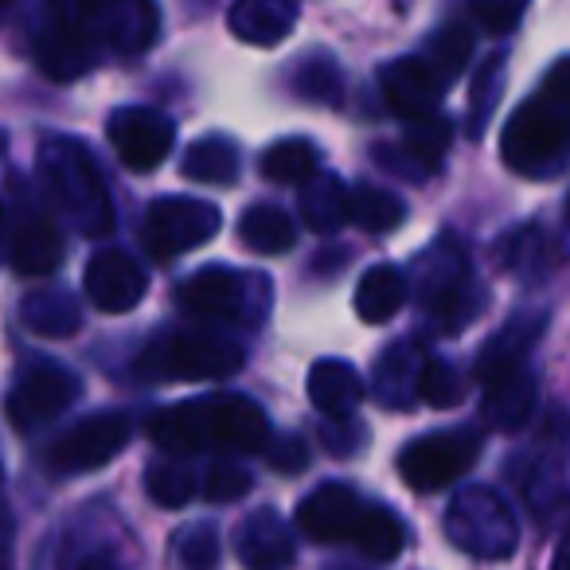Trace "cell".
Wrapping results in <instances>:
<instances>
[{
    "mask_svg": "<svg viewBox=\"0 0 570 570\" xmlns=\"http://www.w3.org/2000/svg\"><path fill=\"white\" fill-rule=\"evenodd\" d=\"M403 297H406V285H403V274L395 266H375L364 274L356 289V309L367 325H380V321L395 317L403 309Z\"/></svg>",
    "mask_w": 570,
    "mask_h": 570,
    "instance_id": "e0dca14e",
    "label": "cell"
},
{
    "mask_svg": "<svg viewBox=\"0 0 570 570\" xmlns=\"http://www.w3.org/2000/svg\"><path fill=\"white\" fill-rule=\"evenodd\" d=\"M36 59H40L43 75L67 82L79 79L90 63V48L82 32L75 28L71 12L63 9V0H48L43 4V20L36 28Z\"/></svg>",
    "mask_w": 570,
    "mask_h": 570,
    "instance_id": "8fae6325",
    "label": "cell"
},
{
    "mask_svg": "<svg viewBox=\"0 0 570 570\" xmlns=\"http://www.w3.org/2000/svg\"><path fill=\"white\" fill-rule=\"evenodd\" d=\"M484 411H489V422L500 430H512L528 419L531 411V383L523 375L520 364L500 367V372L484 375Z\"/></svg>",
    "mask_w": 570,
    "mask_h": 570,
    "instance_id": "2e32d148",
    "label": "cell"
},
{
    "mask_svg": "<svg viewBox=\"0 0 570 570\" xmlns=\"http://www.w3.org/2000/svg\"><path fill=\"white\" fill-rule=\"evenodd\" d=\"M63 262V235L48 215H32L12 235V269L24 277H43Z\"/></svg>",
    "mask_w": 570,
    "mask_h": 570,
    "instance_id": "9a60e30c",
    "label": "cell"
},
{
    "mask_svg": "<svg viewBox=\"0 0 570 570\" xmlns=\"http://www.w3.org/2000/svg\"><path fill=\"white\" fill-rule=\"evenodd\" d=\"M79 399V380L59 364H32L9 395V419L17 430H36L63 414Z\"/></svg>",
    "mask_w": 570,
    "mask_h": 570,
    "instance_id": "9c48e42d",
    "label": "cell"
},
{
    "mask_svg": "<svg viewBox=\"0 0 570 570\" xmlns=\"http://www.w3.org/2000/svg\"><path fill=\"white\" fill-rule=\"evenodd\" d=\"M348 215L367 230H391L403 223L406 207L399 204L395 196H383V191H375V188H356V191H348Z\"/></svg>",
    "mask_w": 570,
    "mask_h": 570,
    "instance_id": "44dd1931",
    "label": "cell"
},
{
    "mask_svg": "<svg viewBox=\"0 0 570 570\" xmlns=\"http://www.w3.org/2000/svg\"><path fill=\"white\" fill-rule=\"evenodd\" d=\"M219 227V212L199 199H157L145 219V246L153 258H173L207 243Z\"/></svg>",
    "mask_w": 570,
    "mask_h": 570,
    "instance_id": "ba28073f",
    "label": "cell"
},
{
    "mask_svg": "<svg viewBox=\"0 0 570 570\" xmlns=\"http://www.w3.org/2000/svg\"><path fill=\"white\" fill-rule=\"evenodd\" d=\"M523 0H476V17L484 20V28L492 32H508V28L520 20Z\"/></svg>",
    "mask_w": 570,
    "mask_h": 570,
    "instance_id": "4316f807",
    "label": "cell"
},
{
    "mask_svg": "<svg viewBox=\"0 0 570 570\" xmlns=\"http://www.w3.org/2000/svg\"><path fill=\"white\" fill-rule=\"evenodd\" d=\"M82 285H87V297L102 313H129L145 297V285L149 282H145V269L129 254L106 250L98 258H90Z\"/></svg>",
    "mask_w": 570,
    "mask_h": 570,
    "instance_id": "7c38bea8",
    "label": "cell"
},
{
    "mask_svg": "<svg viewBox=\"0 0 570 570\" xmlns=\"http://www.w3.org/2000/svg\"><path fill=\"white\" fill-rule=\"evenodd\" d=\"M0 149H4V137H0Z\"/></svg>",
    "mask_w": 570,
    "mask_h": 570,
    "instance_id": "d6a6232c",
    "label": "cell"
},
{
    "mask_svg": "<svg viewBox=\"0 0 570 570\" xmlns=\"http://www.w3.org/2000/svg\"><path fill=\"white\" fill-rule=\"evenodd\" d=\"M297 528L317 543H352L360 554L375 562H391L403 551V523L395 512L380 504H364L344 484H325L317 489L297 512Z\"/></svg>",
    "mask_w": 570,
    "mask_h": 570,
    "instance_id": "7a4b0ae2",
    "label": "cell"
},
{
    "mask_svg": "<svg viewBox=\"0 0 570 570\" xmlns=\"http://www.w3.org/2000/svg\"><path fill=\"white\" fill-rule=\"evenodd\" d=\"M419 391L430 406H453L461 403V383H458V372L445 367L442 360H430L419 375Z\"/></svg>",
    "mask_w": 570,
    "mask_h": 570,
    "instance_id": "d4e9b609",
    "label": "cell"
},
{
    "mask_svg": "<svg viewBox=\"0 0 570 570\" xmlns=\"http://www.w3.org/2000/svg\"><path fill=\"white\" fill-rule=\"evenodd\" d=\"M149 434L153 442L173 453H196V450L258 453L266 450L269 426L250 399L207 395L196 399V403H180L173 411H160L149 422Z\"/></svg>",
    "mask_w": 570,
    "mask_h": 570,
    "instance_id": "6da1fadb",
    "label": "cell"
},
{
    "mask_svg": "<svg viewBox=\"0 0 570 570\" xmlns=\"http://www.w3.org/2000/svg\"><path fill=\"white\" fill-rule=\"evenodd\" d=\"M481 442L473 430H442V434L414 438L399 453V473L414 492H438L473 469Z\"/></svg>",
    "mask_w": 570,
    "mask_h": 570,
    "instance_id": "5b68a950",
    "label": "cell"
},
{
    "mask_svg": "<svg viewBox=\"0 0 570 570\" xmlns=\"http://www.w3.org/2000/svg\"><path fill=\"white\" fill-rule=\"evenodd\" d=\"M309 395L321 411L344 419V411H352V403H360V383L344 364H317L313 367Z\"/></svg>",
    "mask_w": 570,
    "mask_h": 570,
    "instance_id": "ffe728a7",
    "label": "cell"
},
{
    "mask_svg": "<svg viewBox=\"0 0 570 570\" xmlns=\"http://www.w3.org/2000/svg\"><path fill=\"white\" fill-rule=\"evenodd\" d=\"M313 173H317V149L302 137L269 145L266 157H262V176L274 184H302Z\"/></svg>",
    "mask_w": 570,
    "mask_h": 570,
    "instance_id": "d6986e66",
    "label": "cell"
},
{
    "mask_svg": "<svg viewBox=\"0 0 570 570\" xmlns=\"http://www.w3.org/2000/svg\"><path fill=\"white\" fill-rule=\"evenodd\" d=\"M9 4H12V0H0V9H9Z\"/></svg>",
    "mask_w": 570,
    "mask_h": 570,
    "instance_id": "1f68e13d",
    "label": "cell"
},
{
    "mask_svg": "<svg viewBox=\"0 0 570 570\" xmlns=\"http://www.w3.org/2000/svg\"><path fill=\"white\" fill-rule=\"evenodd\" d=\"M129 419L118 411H102L82 419L79 426H71L48 453V465L56 473H82V469H98L106 461H114L129 442Z\"/></svg>",
    "mask_w": 570,
    "mask_h": 570,
    "instance_id": "52a82bcc",
    "label": "cell"
},
{
    "mask_svg": "<svg viewBox=\"0 0 570 570\" xmlns=\"http://www.w3.org/2000/svg\"><path fill=\"white\" fill-rule=\"evenodd\" d=\"M118 4H126V0H79V9L90 12V17H98V12H114Z\"/></svg>",
    "mask_w": 570,
    "mask_h": 570,
    "instance_id": "f1b7e54d",
    "label": "cell"
},
{
    "mask_svg": "<svg viewBox=\"0 0 570 570\" xmlns=\"http://www.w3.org/2000/svg\"><path fill=\"white\" fill-rule=\"evenodd\" d=\"M184 176L191 180H207V184H227L235 180V149L223 141H199L196 149L184 157Z\"/></svg>",
    "mask_w": 570,
    "mask_h": 570,
    "instance_id": "603a6c76",
    "label": "cell"
},
{
    "mask_svg": "<svg viewBox=\"0 0 570 570\" xmlns=\"http://www.w3.org/2000/svg\"><path fill=\"white\" fill-rule=\"evenodd\" d=\"M554 567H570V531H567V539H562L559 551H554Z\"/></svg>",
    "mask_w": 570,
    "mask_h": 570,
    "instance_id": "f546056e",
    "label": "cell"
},
{
    "mask_svg": "<svg viewBox=\"0 0 570 570\" xmlns=\"http://www.w3.org/2000/svg\"><path fill=\"white\" fill-rule=\"evenodd\" d=\"M250 492V476L243 469H227V465H215L204 481V497L207 500H238Z\"/></svg>",
    "mask_w": 570,
    "mask_h": 570,
    "instance_id": "484cf974",
    "label": "cell"
},
{
    "mask_svg": "<svg viewBox=\"0 0 570 570\" xmlns=\"http://www.w3.org/2000/svg\"><path fill=\"white\" fill-rule=\"evenodd\" d=\"M149 497L165 508H180L196 497V481H191V473H184V469L153 465L149 469Z\"/></svg>",
    "mask_w": 570,
    "mask_h": 570,
    "instance_id": "cb8c5ba5",
    "label": "cell"
},
{
    "mask_svg": "<svg viewBox=\"0 0 570 570\" xmlns=\"http://www.w3.org/2000/svg\"><path fill=\"white\" fill-rule=\"evenodd\" d=\"M551 102H559L562 110L570 114V59H562L559 67L551 71V79H547V90H543Z\"/></svg>",
    "mask_w": 570,
    "mask_h": 570,
    "instance_id": "83f0119b",
    "label": "cell"
},
{
    "mask_svg": "<svg viewBox=\"0 0 570 570\" xmlns=\"http://www.w3.org/2000/svg\"><path fill=\"white\" fill-rule=\"evenodd\" d=\"M243 356L238 348H223L204 336H165L157 341L141 360L145 375H160V380H227L230 372H238Z\"/></svg>",
    "mask_w": 570,
    "mask_h": 570,
    "instance_id": "8992f818",
    "label": "cell"
},
{
    "mask_svg": "<svg viewBox=\"0 0 570 570\" xmlns=\"http://www.w3.org/2000/svg\"><path fill=\"white\" fill-rule=\"evenodd\" d=\"M246 277L243 274H230L223 266H212V269H199L196 277H188L180 289V305L191 313V317H219V321H230L238 317L243 309V289Z\"/></svg>",
    "mask_w": 570,
    "mask_h": 570,
    "instance_id": "5bb4252c",
    "label": "cell"
},
{
    "mask_svg": "<svg viewBox=\"0 0 570 570\" xmlns=\"http://www.w3.org/2000/svg\"><path fill=\"white\" fill-rule=\"evenodd\" d=\"M173 121L160 110H149V106H129V110H118L110 118V145L121 157V165L134 168V173H153L173 153Z\"/></svg>",
    "mask_w": 570,
    "mask_h": 570,
    "instance_id": "30bf717a",
    "label": "cell"
},
{
    "mask_svg": "<svg viewBox=\"0 0 570 570\" xmlns=\"http://www.w3.org/2000/svg\"><path fill=\"white\" fill-rule=\"evenodd\" d=\"M24 321L43 336H67L79 328V309L59 294H40L24 305Z\"/></svg>",
    "mask_w": 570,
    "mask_h": 570,
    "instance_id": "7402d4cb",
    "label": "cell"
},
{
    "mask_svg": "<svg viewBox=\"0 0 570 570\" xmlns=\"http://www.w3.org/2000/svg\"><path fill=\"white\" fill-rule=\"evenodd\" d=\"M445 79L438 71H430L419 59H399L383 71V90H387V102L395 114L403 118H430L434 114V102L442 95Z\"/></svg>",
    "mask_w": 570,
    "mask_h": 570,
    "instance_id": "4fadbf2b",
    "label": "cell"
},
{
    "mask_svg": "<svg viewBox=\"0 0 570 570\" xmlns=\"http://www.w3.org/2000/svg\"><path fill=\"white\" fill-rule=\"evenodd\" d=\"M0 238H4V207H0Z\"/></svg>",
    "mask_w": 570,
    "mask_h": 570,
    "instance_id": "4dcf8cb0",
    "label": "cell"
},
{
    "mask_svg": "<svg viewBox=\"0 0 570 570\" xmlns=\"http://www.w3.org/2000/svg\"><path fill=\"white\" fill-rule=\"evenodd\" d=\"M570 141V114L562 110L551 98H535V102H523L512 114L504 129V157L515 173L535 176L539 168H547Z\"/></svg>",
    "mask_w": 570,
    "mask_h": 570,
    "instance_id": "277c9868",
    "label": "cell"
},
{
    "mask_svg": "<svg viewBox=\"0 0 570 570\" xmlns=\"http://www.w3.org/2000/svg\"><path fill=\"white\" fill-rule=\"evenodd\" d=\"M40 168H43V180L51 184V191L75 215L82 235H106L114 227V207L110 196H106L102 173H98L95 157L79 141H67V137L43 141Z\"/></svg>",
    "mask_w": 570,
    "mask_h": 570,
    "instance_id": "3957f363",
    "label": "cell"
},
{
    "mask_svg": "<svg viewBox=\"0 0 570 570\" xmlns=\"http://www.w3.org/2000/svg\"><path fill=\"white\" fill-rule=\"evenodd\" d=\"M238 238L254 254H282L294 246V223L277 207H250L238 219Z\"/></svg>",
    "mask_w": 570,
    "mask_h": 570,
    "instance_id": "ac0fdd59",
    "label": "cell"
}]
</instances>
